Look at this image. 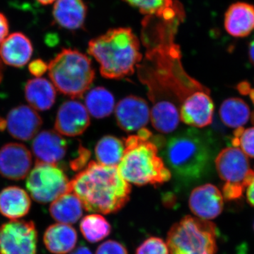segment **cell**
Returning <instances> with one entry per match:
<instances>
[{"mask_svg":"<svg viewBox=\"0 0 254 254\" xmlns=\"http://www.w3.org/2000/svg\"><path fill=\"white\" fill-rule=\"evenodd\" d=\"M245 95H250V99L252 100V103H253L254 105V88H252L250 84L249 85Z\"/></svg>","mask_w":254,"mask_h":254,"instance_id":"38","label":"cell"},{"mask_svg":"<svg viewBox=\"0 0 254 254\" xmlns=\"http://www.w3.org/2000/svg\"><path fill=\"white\" fill-rule=\"evenodd\" d=\"M77 232L71 225L56 223L47 228L43 242L47 250L54 254L72 252L77 242Z\"/></svg>","mask_w":254,"mask_h":254,"instance_id":"21","label":"cell"},{"mask_svg":"<svg viewBox=\"0 0 254 254\" xmlns=\"http://www.w3.org/2000/svg\"><path fill=\"white\" fill-rule=\"evenodd\" d=\"M36 1L43 5H49L55 2L57 0H36Z\"/></svg>","mask_w":254,"mask_h":254,"instance_id":"41","label":"cell"},{"mask_svg":"<svg viewBox=\"0 0 254 254\" xmlns=\"http://www.w3.org/2000/svg\"><path fill=\"white\" fill-rule=\"evenodd\" d=\"M6 130V121L5 118L0 116V131H3Z\"/></svg>","mask_w":254,"mask_h":254,"instance_id":"40","label":"cell"},{"mask_svg":"<svg viewBox=\"0 0 254 254\" xmlns=\"http://www.w3.org/2000/svg\"><path fill=\"white\" fill-rule=\"evenodd\" d=\"M80 230L88 242L96 243L109 236L112 228L104 217L98 214H92L82 219Z\"/></svg>","mask_w":254,"mask_h":254,"instance_id":"28","label":"cell"},{"mask_svg":"<svg viewBox=\"0 0 254 254\" xmlns=\"http://www.w3.org/2000/svg\"><path fill=\"white\" fill-rule=\"evenodd\" d=\"M210 91H199L190 95L180 108L184 123L197 128L208 126L213 122L214 104Z\"/></svg>","mask_w":254,"mask_h":254,"instance_id":"14","label":"cell"},{"mask_svg":"<svg viewBox=\"0 0 254 254\" xmlns=\"http://www.w3.org/2000/svg\"><path fill=\"white\" fill-rule=\"evenodd\" d=\"M83 204L77 195L67 192L52 202L50 213L56 221L69 225L79 220L83 215Z\"/></svg>","mask_w":254,"mask_h":254,"instance_id":"24","label":"cell"},{"mask_svg":"<svg viewBox=\"0 0 254 254\" xmlns=\"http://www.w3.org/2000/svg\"><path fill=\"white\" fill-rule=\"evenodd\" d=\"M163 155L171 173L182 182H190L203 177L208 170L211 149L203 135L189 129L171 137Z\"/></svg>","mask_w":254,"mask_h":254,"instance_id":"4","label":"cell"},{"mask_svg":"<svg viewBox=\"0 0 254 254\" xmlns=\"http://www.w3.org/2000/svg\"><path fill=\"white\" fill-rule=\"evenodd\" d=\"M48 71L55 88L71 98H81L95 77L91 60L78 50L68 48L50 62Z\"/></svg>","mask_w":254,"mask_h":254,"instance_id":"5","label":"cell"},{"mask_svg":"<svg viewBox=\"0 0 254 254\" xmlns=\"http://www.w3.org/2000/svg\"><path fill=\"white\" fill-rule=\"evenodd\" d=\"M87 11L84 0H57L53 9V19L60 27L76 31L84 26Z\"/></svg>","mask_w":254,"mask_h":254,"instance_id":"19","label":"cell"},{"mask_svg":"<svg viewBox=\"0 0 254 254\" xmlns=\"http://www.w3.org/2000/svg\"><path fill=\"white\" fill-rule=\"evenodd\" d=\"M69 182L58 165L36 163L28 174L26 188L33 200L45 204L69 192Z\"/></svg>","mask_w":254,"mask_h":254,"instance_id":"7","label":"cell"},{"mask_svg":"<svg viewBox=\"0 0 254 254\" xmlns=\"http://www.w3.org/2000/svg\"><path fill=\"white\" fill-rule=\"evenodd\" d=\"M33 53L31 40L20 32L6 37L0 46V58L3 63L13 67L24 66L31 60Z\"/></svg>","mask_w":254,"mask_h":254,"instance_id":"18","label":"cell"},{"mask_svg":"<svg viewBox=\"0 0 254 254\" xmlns=\"http://www.w3.org/2000/svg\"><path fill=\"white\" fill-rule=\"evenodd\" d=\"M32 164L31 151L22 143H6L0 148V175L8 180L18 181L26 178Z\"/></svg>","mask_w":254,"mask_h":254,"instance_id":"10","label":"cell"},{"mask_svg":"<svg viewBox=\"0 0 254 254\" xmlns=\"http://www.w3.org/2000/svg\"><path fill=\"white\" fill-rule=\"evenodd\" d=\"M136 254H170V251L163 240L151 237L145 240L136 249Z\"/></svg>","mask_w":254,"mask_h":254,"instance_id":"30","label":"cell"},{"mask_svg":"<svg viewBox=\"0 0 254 254\" xmlns=\"http://www.w3.org/2000/svg\"><path fill=\"white\" fill-rule=\"evenodd\" d=\"M95 254H128L126 247L120 242L108 240L101 244Z\"/></svg>","mask_w":254,"mask_h":254,"instance_id":"31","label":"cell"},{"mask_svg":"<svg viewBox=\"0 0 254 254\" xmlns=\"http://www.w3.org/2000/svg\"><path fill=\"white\" fill-rule=\"evenodd\" d=\"M247 201L254 208V176L250 185L247 188Z\"/></svg>","mask_w":254,"mask_h":254,"instance_id":"35","label":"cell"},{"mask_svg":"<svg viewBox=\"0 0 254 254\" xmlns=\"http://www.w3.org/2000/svg\"><path fill=\"white\" fill-rule=\"evenodd\" d=\"M225 31L235 38H245L254 30V6L237 1L229 6L224 17Z\"/></svg>","mask_w":254,"mask_h":254,"instance_id":"17","label":"cell"},{"mask_svg":"<svg viewBox=\"0 0 254 254\" xmlns=\"http://www.w3.org/2000/svg\"><path fill=\"white\" fill-rule=\"evenodd\" d=\"M28 70L35 77L41 78L48 71V64L43 60H35L28 65Z\"/></svg>","mask_w":254,"mask_h":254,"instance_id":"32","label":"cell"},{"mask_svg":"<svg viewBox=\"0 0 254 254\" xmlns=\"http://www.w3.org/2000/svg\"><path fill=\"white\" fill-rule=\"evenodd\" d=\"M149 130L142 128L124 142L123 158L118 166L121 176L137 186L162 185L171 179L172 173L158 155L160 141H153Z\"/></svg>","mask_w":254,"mask_h":254,"instance_id":"2","label":"cell"},{"mask_svg":"<svg viewBox=\"0 0 254 254\" xmlns=\"http://www.w3.org/2000/svg\"><path fill=\"white\" fill-rule=\"evenodd\" d=\"M4 78V66H3V62L0 58V83L2 81Z\"/></svg>","mask_w":254,"mask_h":254,"instance_id":"39","label":"cell"},{"mask_svg":"<svg viewBox=\"0 0 254 254\" xmlns=\"http://www.w3.org/2000/svg\"><path fill=\"white\" fill-rule=\"evenodd\" d=\"M220 119L230 128L243 127L252 118L249 105L238 98H227L220 108Z\"/></svg>","mask_w":254,"mask_h":254,"instance_id":"25","label":"cell"},{"mask_svg":"<svg viewBox=\"0 0 254 254\" xmlns=\"http://www.w3.org/2000/svg\"><path fill=\"white\" fill-rule=\"evenodd\" d=\"M85 103L88 113L96 119L107 118L115 108V97L103 87H96L88 92Z\"/></svg>","mask_w":254,"mask_h":254,"instance_id":"26","label":"cell"},{"mask_svg":"<svg viewBox=\"0 0 254 254\" xmlns=\"http://www.w3.org/2000/svg\"><path fill=\"white\" fill-rule=\"evenodd\" d=\"M24 93L29 106L39 111L50 109L56 100V88L51 81L44 78H34L28 81Z\"/></svg>","mask_w":254,"mask_h":254,"instance_id":"23","label":"cell"},{"mask_svg":"<svg viewBox=\"0 0 254 254\" xmlns=\"http://www.w3.org/2000/svg\"><path fill=\"white\" fill-rule=\"evenodd\" d=\"M125 144L113 136H105L95 145V153L98 163L107 166L118 167L123 158Z\"/></svg>","mask_w":254,"mask_h":254,"instance_id":"27","label":"cell"},{"mask_svg":"<svg viewBox=\"0 0 254 254\" xmlns=\"http://www.w3.org/2000/svg\"><path fill=\"white\" fill-rule=\"evenodd\" d=\"M88 53L99 63L102 76L111 79L133 74L143 58L139 41L129 28H113L91 40Z\"/></svg>","mask_w":254,"mask_h":254,"instance_id":"3","label":"cell"},{"mask_svg":"<svg viewBox=\"0 0 254 254\" xmlns=\"http://www.w3.org/2000/svg\"><path fill=\"white\" fill-rule=\"evenodd\" d=\"M189 205L190 211L198 218L205 220H213L223 210V195L216 187L205 184L192 190Z\"/></svg>","mask_w":254,"mask_h":254,"instance_id":"15","label":"cell"},{"mask_svg":"<svg viewBox=\"0 0 254 254\" xmlns=\"http://www.w3.org/2000/svg\"><path fill=\"white\" fill-rule=\"evenodd\" d=\"M118 126L127 132L141 130L148 123L150 110L143 98L129 95L120 100L115 107Z\"/></svg>","mask_w":254,"mask_h":254,"instance_id":"13","label":"cell"},{"mask_svg":"<svg viewBox=\"0 0 254 254\" xmlns=\"http://www.w3.org/2000/svg\"><path fill=\"white\" fill-rule=\"evenodd\" d=\"M37 243L33 222L11 220L0 227V254H37Z\"/></svg>","mask_w":254,"mask_h":254,"instance_id":"9","label":"cell"},{"mask_svg":"<svg viewBox=\"0 0 254 254\" xmlns=\"http://www.w3.org/2000/svg\"><path fill=\"white\" fill-rule=\"evenodd\" d=\"M9 25L7 18L0 12V44L4 41L9 33Z\"/></svg>","mask_w":254,"mask_h":254,"instance_id":"34","label":"cell"},{"mask_svg":"<svg viewBox=\"0 0 254 254\" xmlns=\"http://www.w3.org/2000/svg\"><path fill=\"white\" fill-rule=\"evenodd\" d=\"M148 17L175 21L184 18V10L174 0H124Z\"/></svg>","mask_w":254,"mask_h":254,"instance_id":"22","label":"cell"},{"mask_svg":"<svg viewBox=\"0 0 254 254\" xmlns=\"http://www.w3.org/2000/svg\"><path fill=\"white\" fill-rule=\"evenodd\" d=\"M6 130L19 141H27L34 138L43 125V120L36 110L29 105L15 107L5 118Z\"/></svg>","mask_w":254,"mask_h":254,"instance_id":"12","label":"cell"},{"mask_svg":"<svg viewBox=\"0 0 254 254\" xmlns=\"http://www.w3.org/2000/svg\"><path fill=\"white\" fill-rule=\"evenodd\" d=\"M90 125L89 113L77 100H71L60 105L55 120V131L63 136L82 134Z\"/></svg>","mask_w":254,"mask_h":254,"instance_id":"11","label":"cell"},{"mask_svg":"<svg viewBox=\"0 0 254 254\" xmlns=\"http://www.w3.org/2000/svg\"><path fill=\"white\" fill-rule=\"evenodd\" d=\"M167 245L170 254H215L216 227L209 220L187 215L171 227Z\"/></svg>","mask_w":254,"mask_h":254,"instance_id":"6","label":"cell"},{"mask_svg":"<svg viewBox=\"0 0 254 254\" xmlns=\"http://www.w3.org/2000/svg\"><path fill=\"white\" fill-rule=\"evenodd\" d=\"M232 143L243 151L247 157L254 158V127L237 128L234 132Z\"/></svg>","mask_w":254,"mask_h":254,"instance_id":"29","label":"cell"},{"mask_svg":"<svg viewBox=\"0 0 254 254\" xmlns=\"http://www.w3.org/2000/svg\"><path fill=\"white\" fill-rule=\"evenodd\" d=\"M31 206L29 195L21 187H8L0 191V213L10 220L26 216Z\"/></svg>","mask_w":254,"mask_h":254,"instance_id":"20","label":"cell"},{"mask_svg":"<svg viewBox=\"0 0 254 254\" xmlns=\"http://www.w3.org/2000/svg\"><path fill=\"white\" fill-rule=\"evenodd\" d=\"M131 187L118 167L91 161L69 182V192L81 200L91 213H115L129 200Z\"/></svg>","mask_w":254,"mask_h":254,"instance_id":"1","label":"cell"},{"mask_svg":"<svg viewBox=\"0 0 254 254\" xmlns=\"http://www.w3.org/2000/svg\"><path fill=\"white\" fill-rule=\"evenodd\" d=\"M71 254H93L91 251L88 247H85V246H81L78 247L77 248L75 249L71 252Z\"/></svg>","mask_w":254,"mask_h":254,"instance_id":"36","label":"cell"},{"mask_svg":"<svg viewBox=\"0 0 254 254\" xmlns=\"http://www.w3.org/2000/svg\"><path fill=\"white\" fill-rule=\"evenodd\" d=\"M249 58L254 66V39L250 42L249 46Z\"/></svg>","mask_w":254,"mask_h":254,"instance_id":"37","label":"cell"},{"mask_svg":"<svg viewBox=\"0 0 254 254\" xmlns=\"http://www.w3.org/2000/svg\"><path fill=\"white\" fill-rule=\"evenodd\" d=\"M67 147L66 140L53 130H45L38 133L31 145L37 163L54 165L64 158Z\"/></svg>","mask_w":254,"mask_h":254,"instance_id":"16","label":"cell"},{"mask_svg":"<svg viewBox=\"0 0 254 254\" xmlns=\"http://www.w3.org/2000/svg\"><path fill=\"white\" fill-rule=\"evenodd\" d=\"M215 168L225 185L247 190L254 176L248 157L237 147L224 148L217 155Z\"/></svg>","mask_w":254,"mask_h":254,"instance_id":"8","label":"cell"},{"mask_svg":"<svg viewBox=\"0 0 254 254\" xmlns=\"http://www.w3.org/2000/svg\"><path fill=\"white\" fill-rule=\"evenodd\" d=\"M89 157V152L83 148H80L79 155L78 157L70 163V166L75 171L81 170L83 168H86V162Z\"/></svg>","mask_w":254,"mask_h":254,"instance_id":"33","label":"cell"}]
</instances>
